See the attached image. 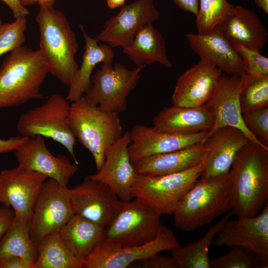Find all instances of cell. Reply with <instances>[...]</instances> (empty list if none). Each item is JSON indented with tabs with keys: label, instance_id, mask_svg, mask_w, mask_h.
Returning <instances> with one entry per match:
<instances>
[{
	"label": "cell",
	"instance_id": "6da1fadb",
	"mask_svg": "<svg viewBox=\"0 0 268 268\" xmlns=\"http://www.w3.org/2000/svg\"><path fill=\"white\" fill-rule=\"evenodd\" d=\"M232 211L237 218L258 214L268 203V147L249 141L229 171Z\"/></svg>",
	"mask_w": 268,
	"mask_h": 268
},
{
	"label": "cell",
	"instance_id": "7a4b0ae2",
	"mask_svg": "<svg viewBox=\"0 0 268 268\" xmlns=\"http://www.w3.org/2000/svg\"><path fill=\"white\" fill-rule=\"evenodd\" d=\"M39 7L36 17L40 30L39 51L49 73L69 86L78 68L75 60L79 46L75 34L62 11Z\"/></svg>",
	"mask_w": 268,
	"mask_h": 268
},
{
	"label": "cell",
	"instance_id": "3957f363",
	"mask_svg": "<svg viewBox=\"0 0 268 268\" xmlns=\"http://www.w3.org/2000/svg\"><path fill=\"white\" fill-rule=\"evenodd\" d=\"M48 73L39 50L22 46L10 52L0 67V108L42 99L40 88Z\"/></svg>",
	"mask_w": 268,
	"mask_h": 268
},
{
	"label": "cell",
	"instance_id": "277c9868",
	"mask_svg": "<svg viewBox=\"0 0 268 268\" xmlns=\"http://www.w3.org/2000/svg\"><path fill=\"white\" fill-rule=\"evenodd\" d=\"M232 208L229 172L218 177L198 180L172 214L175 226L188 232L209 224Z\"/></svg>",
	"mask_w": 268,
	"mask_h": 268
},
{
	"label": "cell",
	"instance_id": "5b68a950",
	"mask_svg": "<svg viewBox=\"0 0 268 268\" xmlns=\"http://www.w3.org/2000/svg\"><path fill=\"white\" fill-rule=\"evenodd\" d=\"M68 119L74 135L91 152L98 171L108 149L123 134L118 113L104 111L83 96L71 102Z\"/></svg>",
	"mask_w": 268,
	"mask_h": 268
},
{
	"label": "cell",
	"instance_id": "8992f818",
	"mask_svg": "<svg viewBox=\"0 0 268 268\" xmlns=\"http://www.w3.org/2000/svg\"><path fill=\"white\" fill-rule=\"evenodd\" d=\"M120 200L116 211L104 228L103 239L122 247L146 244L156 237L161 225V214L144 201Z\"/></svg>",
	"mask_w": 268,
	"mask_h": 268
},
{
	"label": "cell",
	"instance_id": "52a82bcc",
	"mask_svg": "<svg viewBox=\"0 0 268 268\" xmlns=\"http://www.w3.org/2000/svg\"><path fill=\"white\" fill-rule=\"evenodd\" d=\"M70 104L66 97L53 94L41 105L23 114L16 128L21 135L52 139L65 147L78 164L74 153L76 138L68 123Z\"/></svg>",
	"mask_w": 268,
	"mask_h": 268
},
{
	"label": "cell",
	"instance_id": "ba28073f",
	"mask_svg": "<svg viewBox=\"0 0 268 268\" xmlns=\"http://www.w3.org/2000/svg\"><path fill=\"white\" fill-rule=\"evenodd\" d=\"M145 67L129 69L120 63H102L91 77V86L84 96L104 111L123 112L127 107L128 96L136 87Z\"/></svg>",
	"mask_w": 268,
	"mask_h": 268
},
{
	"label": "cell",
	"instance_id": "9c48e42d",
	"mask_svg": "<svg viewBox=\"0 0 268 268\" xmlns=\"http://www.w3.org/2000/svg\"><path fill=\"white\" fill-rule=\"evenodd\" d=\"M202 162L187 170L162 176L138 174L132 192L155 208L161 215L172 214L195 183L200 178Z\"/></svg>",
	"mask_w": 268,
	"mask_h": 268
},
{
	"label": "cell",
	"instance_id": "30bf717a",
	"mask_svg": "<svg viewBox=\"0 0 268 268\" xmlns=\"http://www.w3.org/2000/svg\"><path fill=\"white\" fill-rule=\"evenodd\" d=\"M179 245L172 230L161 225L155 239L139 246L122 247L103 239L80 263L82 268H126Z\"/></svg>",
	"mask_w": 268,
	"mask_h": 268
},
{
	"label": "cell",
	"instance_id": "8fae6325",
	"mask_svg": "<svg viewBox=\"0 0 268 268\" xmlns=\"http://www.w3.org/2000/svg\"><path fill=\"white\" fill-rule=\"evenodd\" d=\"M64 186L48 178L37 198L29 222V231L34 245L47 234L57 230L74 215L71 203Z\"/></svg>",
	"mask_w": 268,
	"mask_h": 268
},
{
	"label": "cell",
	"instance_id": "7c38bea8",
	"mask_svg": "<svg viewBox=\"0 0 268 268\" xmlns=\"http://www.w3.org/2000/svg\"><path fill=\"white\" fill-rule=\"evenodd\" d=\"M216 236L213 246L244 247L254 253L259 268H267L268 203L255 216L229 219Z\"/></svg>",
	"mask_w": 268,
	"mask_h": 268
},
{
	"label": "cell",
	"instance_id": "4fadbf2b",
	"mask_svg": "<svg viewBox=\"0 0 268 268\" xmlns=\"http://www.w3.org/2000/svg\"><path fill=\"white\" fill-rule=\"evenodd\" d=\"M48 177L18 165L0 172V204L11 207L15 216L30 222L35 202Z\"/></svg>",
	"mask_w": 268,
	"mask_h": 268
},
{
	"label": "cell",
	"instance_id": "5bb4252c",
	"mask_svg": "<svg viewBox=\"0 0 268 268\" xmlns=\"http://www.w3.org/2000/svg\"><path fill=\"white\" fill-rule=\"evenodd\" d=\"M154 0H136L122 6L119 12L106 21L95 38L112 48L127 46L144 26L159 20Z\"/></svg>",
	"mask_w": 268,
	"mask_h": 268
},
{
	"label": "cell",
	"instance_id": "9a60e30c",
	"mask_svg": "<svg viewBox=\"0 0 268 268\" xmlns=\"http://www.w3.org/2000/svg\"><path fill=\"white\" fill-rule=\"evenodd\" d=\"M74 214L103 227L111 220L120 201L107 185L87 176L71 189L67 188Z\"/></svg>",
	"mask_w": 268,
	"mask_h": 268
},
{
	"label": "cell",
	"instance_id": "2e32d148",
	"mask_svg": "<svg viewBox=\"0 0 268 268\" xmlns=\"http://www.w3.org/2000/svg\"><path fill=\"white\" fill-rule=\"evenodd\" d=\"M241 82V76L222 74L215 90L205 104L213 119V127L206 138L219 128L229 126L241 130L250 141L268 147L248 129L243 121L239 102Z\"/></svg>",
	"mask_w": 268,
	"mask_h": 268
},
{
	"label": "cell",
	"instance_id": "e0dca14e",
	"mask_svg": "<svg viewBox=\"0 0 268 268\" xmlns=\"http://www.w3.org/2000/svg\"><path fill=\"white\" fill-rule=\"evenodd\" d=\"M208 131L190 134L171 133L154 127L136 125L130 131L131 142L128 147L133 164L146 157L185 148L203 142Z\"/></svg>",
	"mask_w": 268,
	"mask_h": 268
},
{
	"label": "cell",
	"instance_id": "ac0fdd59",
	"mask_svg": "<svg viewBox=\"0 0 268 268\" xmlns=\"http://www.w3.org/2000/svg\"><path fill=\"white\" fill-rule=\"evenodd\" d=\"M131 142L130 131L123 134L108 149L101 168L97 173L91 175L93 178L108 185L123 201L134 198L132 190L138 176L129 154Z\"/></svg>",
	"mask_w": 268,
	"mask_h": 268
},
{
	"label": "cell",
	"instance_id": "d6986e66",
	"mask_svg": "<svg viewBox=\"0 0 268 268\" xmlns=\"http://www.w3.org/2000/svg\"><path fill=\"white\" fill-rule=\"evenodd\" d=\"M185 36L200 60L211 64L229 75L242 76L246 73L240 55L220 25L206 33H189Z\"/></svg>",
	"mask_w": 268,
	"mask_h": 268
},
{
	"label": "cell",
	"instance_id": "ffe728a7",
	"mask_svg": "<svg viewBox=\"0 0 268 268\" xmlns=\"http://www.w3.org/2000/svg\"><path fill=\"white\" fill-rule=\"evenodd\" d=\"M15 151L18 165L44 174L64 186H67L78 169V164L71 163L66 155H53L40 135L28 138Z\"/></svg>",
	"mask_w": 268,
	"mask_h": 268
},
{
	"label": "cell",
	"instance_id": "44dd1931",
	"mask_svg": "<svg viewBox=\"0 0 268 268\" xmlns=\"http://www.w3.org/2000/svg\"><path fill=\"white\" fill-rule=\"evenodd\" d=\"M222 71L203 60L192 65L178 78L171 100L173 105L197 107L204 105L215 90Z\"/></svg>",
	"mask_w": 268,
	"mask_h": 268
},
{
	"label": "cell",
	"instance_id": "7402d4cb",
	"mask_svg": "<svg viewBox=\"0 0 268 268\" xmlns=\"http://www.w3.org/2000/svg\"><path fill=\"white\" fill-rule=\"evenodd\" d=\"M250 140L241 130L224 127L205 140L206 153L200 178H211L228 173L238 153Z\"/></svg>",
	"mask_w": 268,
	"mask_h": 268
},
{
	"label": "cell",
	"instance_id": "603a6c76",
	"mask_svg": "<svg viewBox=\"0 0 268 268\" xmlns=\"http://www.w3.org/2000/svg\"><path fill=\"white\" fill-rule=\"evenodd\" d=\"M220 26L234 45L260 52L268 40L267 30L257 13L240 5L233 6Z\"/></svg>",
	"mask_w": 268,
	"mask_h": 268
},
{
	"label": "cell",
	"instance_id": "cb8c5ba5",
	"mask_svg": "<svg viewBox=\"0 0 268 268\" xmlns=\"http://www.w3.org/2000/svg\"><path fill=\"white\" fill-rule=\"evenodd\" d=\"M205 141L189 147L144 158L133 164L140 175L162 176L180 172L191 168L204 159Z\"/></svg>",
	"mask_w": 268,
	"mask_h": 268
},
{
	"label": "cell",
	"instance_id": "d4e9b609",
	"mask_svg": "<svg viewBox=\"0 0 268 268\" xmlns=\"http://www.w3.org/2000/svg\"><path fill=\"white\" fill-rule=\"evenodd\" d=\"M153 127L158 130L171 133L190 134L209 131L213 119L206 106L183 107H165L152 119Z\"/></svg>",
	"mask_w": 268,
	"mask_h": 268
},
{
	"label": "cell",
	"instance_id": "484cf974",
	"mask_svg": "<svg viewBox=\"0 0 268 268\" xmlns=\"http://www.w3.org/2000/svg\"><path fill=\"white\" fill-rule=\"evenodd\" d=\"M79 27L84 39V52L80 67L69 86L67 99L72 102L84 95L91 84V75L95 67L99 63L113 64L115 53L107 44H98V41L92 38L85 31L82 25Z\"/></svg>",
	"mask_w": 268,
	"mask_h": 268
},
{
	"label": "cell",
	"instance_id": "4316f807",
	"mask_svg": "<svg viewBox=\"0 0 268 268\" xmlns=\"http://www.w3.org/2000/svg\"><path fill=\"white\" fill-rule=\"evenodd\" d=\"M123 51L136 66H146L155 63L167 68L172 66L167 56L165 41L153 24L143 27L132 41L123 48Z\"/></svg>",
	"mask_w": 268,
	"mask_h": 268
},
{
	"label": "cell",
	"instance_id": "83f0119b",
	"mask_svg": "<svg viewBox=\"0 0 268 268\" xmlns=\"http://www.w3.org/2000/svg\"><path fill=\"white\" fill-rule=\"evenodd\" d=\"M104 228L74 214L59 230L61 237L80 262L88 256L103 240Z\"/></svg>",
	"mask_w": 268,
	"mask_h": 268
},
{
	"label": "cell",
	"instance_id": "f1b7e54d",
	"mask_svg": "<svg viewBox=\"0 0 268 268\" xmlns=\"http://www.w3.org/2000/svg\"><path fill=\"white\" fill-rule=\"evenodd\" d=\"M232 210L214 224L205 234L196 242L172 249V257L179 268H212L208 251L217 233L221 230L232 215Z\"/></svg>",
	"mask_w": 268,
	"mask_h": 268
},
{
	"label": "cell",
	"instance_id": "f546056e",
	"mask_svg": "<svg viewBox=\"0 0 268 268\" xmlns=\"http://www.w3.org/2000/svg\"><path fill=\"white\" fill-rule=\"evenodd\" d=\"M36 248V268H82L80 262L64 243L59 230L43 237Z\"/></svg>",
	"mask_w": 268,
	"mask_h": 268
},
{
	"label": "cell",
	"instance_id": "4dcf8cb0",
	"mask_svg": "<svg viewBox=\"0 0 268 268\" xmlns=\"http://www.w3.org/2000/svg\"><path fill=\"white\" fill-rule=\"evenodd\" d=\"M16 256L35 264L36 246L33 243L29 231V222L15 216L13 223L0 240V260Z\"/></svg>",
	"mask_w": 268,
	"mask_h": 268
},
{
	"label": "cell",
	"instance_id": "1f68e13d",
	"mask_svg": "<svg viewBox=\"0 0 268 268\" xmlns=\"http://www.w3.org/2000/svg\"><path fill=\"white\" fill-rule=\"evenodd\" d=\"M239 102L242 113L268 107V76H241Z\"/></svg>",
	"mask_w": 268,
	"mask_h": 268
},
{
	"label": "cell",
	"instance_id": "d6a6232c",
	"mask_svg": "<svg viewBox=\"0 0 268 268\" xmlns=\"http://www.w3.org/2000/svg\"><path fill=\"white\" fill-rule=\"evenodd\" d=\"M199 10L196 16L198 33H208L221 24L233 5L227 0H199Z\"/></svg>",
	"mask_w": 268,
	"mask_h": 268
},
{
	"label": "cell",
	"instance_id": "836d02e7",
	"mask_svg": "<svg viewBox=\"0 0 268 268\" xmlns=\"http://www.w3.org/2000/svg\"><path fill=\"white\" fill-rule=\"evenodd\" d=\"M27 23L26 17H21L0 26V57L22 46L25 40Z\"/></svg>",
	"mask_w": 268,
	"mask_h": 268
},
{
	"label": "cell",
	"instance_id": "e575fe53",
	"mask_svg": "<svg viewBox=\"0 0 268 268\" xmlns=\"http://www.w3.org/2000/svg\"><path fill=\"white\" fill-rule=\"evenodd\" d=\"M210 263L213 268H258L254 253L240 246L231 247L226 254L210 260Z\"/></svg>",
	"mask_w": 268,
	"mask_h": 268
},
{
	"label": "cell",
	"instance_id": "d590c367",
	"mask_svg": "<svg viewBox=\"0 0 268 268\" xmlns=\"http://www.w3.org/2000/svg\"><path fill=\"white\" fill-rule=\"evenodd\" d=\"M240 55L246 73L268 76V58L260 51L234 45Z\"/></svg>",
	"mask_w": 268,
	"mask_h": 268
},
{
	"label": "cell",
	"instance_id": "8d00e7d4",
	"mask_svg": "<svg viewBox=\"0 0 268 268\" xmlns=\"http://www.w3.org/2000/svg\"><path fill=\"white\" fill-rule=\"evenodd\" d=\"M248 129L256 136L258 135L268 143V107L247 112L242 114Z\"/></svg>",
	"mask_w": 268,
	"mask_h": 268
},
{
	"label": "cell",
	"instance_id": "74e56055",
	"mask_svg": "<svg viewBox=\"0 0 268 268\" xmlns=\"http://www.w3.org/2000/svg\"><path fill=\"white\" fill-rule=\"evenodd\" d=\"M133 264L146 268H179L176 261L172 256H162L158 254Z\"/></svg>",
	"mask_w": 268,
	"mask_h": 268
},
{
	"label": "cell",
	"instance_id": "f35d334b",
	"mask_svg": "<svg viewBox=\"0 0 268 268\" xmlns=\"http://www.w3.org/2000/svg\"><path fill=\"white\" fill-rule=\"evenodd\" d=\"M0 268H36L35 263L24 258L12 256L0 260Z\"/></svg>",
	"mask_w": 268,
	"mask_h": 268
},
{
	"label": "cell",
	"instance_id": "ab89813d",
	"mask_svg": "<svg viewBox=\"0 0 268 268\" xmlns=\"http://www.w3.org/2000/svg\"><path fill=\"white\" fill-rule=\"evenodd\" d=\"M14 218L15 213L11 207L0 205V239L10 227Z\"/></svg>",
	"mask_w": 268,
	"mask_h": 268
},
{
	"label": "cell",
	"instance_id": "60d3db41",
	"mask_svg": "<svg viewBox=\"0 0 268 268\" xmlns=\"http://www.w3.org/2000/svg\"><path fill=\"white\" fill-rule=\"evenodd\" d=\"M28 138L22 135H17L7 139L0 138V154L16 150Z\"/></svg>",
	"mask_w": 268,
	"mask_h": 268
},
{
	"label": "cell",
	"instance_id": "b9f144b4",
	"mask_svg": "<svg viewBox=\"0 0 268 268\" xmlns=\"http://www.w3.org/2000/svg\"><path fill=\"white\" fill-rule=\"evenodd\" d=\"M11 9L14 19L26 17L29 14L28 10L22 4L21 0H1Z\"/></svg>",
	"mask_w": 268,
	"mask_h": 268
},
{
	"label": "cell",
	"instance_id": "7bdbcfd3",
	"mask_svg": "<svg viewBox=\"0 0 268 268\" xmlns=\"http://www.w3.org/2000/svg\"><path fill=\"white\" fill-rule=\"evenodd\" d=\"M173 1L180 8L197 16L199 10V0H173Z\"/></svg>",
	"mask_w": 268,
	"mask_h": 268
},
{
	"label": "cell",
	"instance_id": "ee69618b",
	"mask_svg": "<svg viewBox=\"0 0 268 268\" xmlns=\"http://www.w3.org/2000/svg\"><path fill=\"white\" fill-rule=\"evenodd\" d=\"M56 0H21L22 4L25 7L38 3L48 7H53Z\"/></svg>",
	"mask_w": 268,
	"mask_h": 268
},
{
	"label": "cell",
	"instance_id": "f6af8a7d",
	"mask_svg": "<svg viewBox=\"0 0 268 268\" xmlns=\"http://www.w3.org/2000/svg\"><path fill=\"white\" fill-rule=\"evenodd\" d=\"M126 0H106L108 6L111 9L124 6Z\"/></svg>",
	"mask_w": 268,
	"mask_h": 268
},
{
	"label": "cell",
	"instance_id": "bcb514c9",
	"mask_svg": "<svg viewBox=\"0 0 268 268\" xmlns=\"http://www.w3.org/2000/svg\"><path fill=\"white\" fill-rule=\"evenodd\" d=\"M257 5L264 11L268 13V0H254Z\"/></svg>",
	"mask_w": 268,
	"mask_h": 268
},
{
	"label": "cell",
	"instance_id": "7dc6e473",
	"mask_svg": "<svg viewBox=\"0 0 268 268\" xmlns=\"http://www.w3.org/2000/svg\"><path fill=\"white\" fill-rule=\"evenodd\" d=\"M2 24V22L0 18V26Z\"/></svg>",
	"mask_w": 268,
	"mask_h": 268
}]
</instances>
